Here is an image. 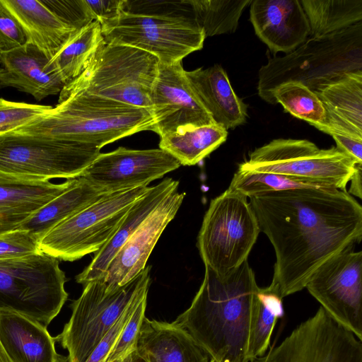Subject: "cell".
Listing matches in <instances>:
<instances>
[{
    "mask_svg": "<svg viewBox=\"0 0 362 362\" xmlns=\"http://www.w3.org/2000/svg\"><path fill=\"white\" fill-rule=\"evenodd\" d=\"M249 199L274 249L271 284L282 298L305 288L325 262L361 240L362 207L346 190L296 188Z\"/></svg>",
    "mask_w": 362,
    "mask_h": 362,
    "instance_id": "1",
    "label": "cell"
},
{
    "mask_svg": "<svg viewBox=\"0 0 362 362\" xmlns=\"http://www.w3.org/2000/svg\"><path fill=\"white\" fill-rule=\"evenodd\" d=\"M259 288L247 260L224 274L205 267L191 305L175 322L215 362H250Z\"/></svg>",
    "mask_w": 362,
    "mask_h": 362,
    "instance_id": "2",
    "label": "cell"
},
{
    "mask_svg": "<svg viewBox=\"0 0 362 362\" xmlns=\"http://www.w3.org/2000/svg\"><path fill=\"white\" fill-rule=\"evenodd\" d=\"M151 110L85 92L60 93L44 116L12 132L90 144L101 149L142 131H152Z\"/></svg>",
    "mask_w": 362,
    "mask_h": 362,
    "instance_id": "3",
    "label": "cell"
},
{
    "mask_svg": "<svg viewBox=\"0 0 362 362\" xmlns=\"http://www.w3.org/2000/svg\"><path fill=\"white\" fill-rule=\"evenodd\" d=\"M362 71V23L324 36L308 37L284 57H269L259 70L258 94L274 104V90L298 81L313 91L350 72Z\"/></svg>",
    "mask_w": 362,
    "mask_h": 362,
    "instance_id": "4",
    "label": "cell"
},
{
    "mask_svg": "<svg viewBox=\"0 0 362 362\" xmlns=\"http://www.w3.org/2000/svg\"><path fill=\"white\" fill-rule=\"evenodd\" d=\"M159 64L152 54L104 41L84 71L60 93L85 92L151 110Z\"/></svg>",
    "mask_w": 362,
    "mask_h": 362,
    "instance_id": "5",
    "label": "cell"
},
{
    "mask_svg": "<svg viewBox=\"0 0 362 362\" xmlns=\"http://www.w3.org/2000/svg\"><path fill=\"white\" fill-rule=\"evenodd\" d=\"M151 267L115 289L95 280L83 286L71 304L72 313L56 341L68 351L67 362H85L123 313L140 294L148 290Z\"/></svg>",
    "mask_w": 362,
    "mask_h": 362,
    "instance_id": "6",
    "label": "cell"
},
{
    "mask_svg": "<svg viewBox=\"0 0 362 362\" xmlns=\"http://www.w3.org/2000/svg\"><path fill=\"white\" fill-rule=\"evenodd\" d=\"M59 259L39 252L0 260V310L24 315L47 326L67 300Z\"/></svg>",
    "mask_w": 362,
    "mask_h": 362,
    "instance_id": "7",
    "label": "cell"
},
{
    "mask_svg": "<svg viewBox=\"0 0 362 362\" xmlns=\"http://www.w3.org/2000/svg\"><path fill=\"white\" fill-rule=\"evenodd\" d=\"M357 164L337 147L322 149L306 139H277L255 149L238 170L273 173L314 187L346 190Z\"/></svg>",
    "mask_w": 362,
    "mask_h": 362,
    "instance_id": "8",
    "label": "cell"
},
{
    "mask_svg": "<svg viewBox=\"0 0 362 362\" xmlns=\"http://www.w3.org/2000/svg\"><path fill=\"white\" fill-rule=\"evenodd\" d=\"M259 233L247 197L228 188L211 201L197 245L205 267L224 274L247 260Z\"/></svg>",
    "mask_w": 362,
    "mask_h": 362,
    "instance_id": "9",
    "label": "cell"
},
{
    "mask_svg": "<svg viewBox=\"0 0 362 362\" xmlns=\"http://www.w3.org/2000/svg\"><path fill=\"white\" fill-rule=\"evenodd\" d=\"M148 188L141 186L104 194L46 233L39 242L40 252L69 262L95 253L113 235L128 210Z\"/></svg>",
    "mask_w": 362,
    "mask_h": 362,
    "instance_id": "10",
    "label": "cell"
},
{
    "mask_svg": "<svg viewBox=\"0 0 362 362\" xmlns=\"http://www.w3.org/2000/svg\"><path fill=\"white\" fill-rule=\"evenodd\" d=\"M100 153L88 144L10 133L0 137V175L31 181L73 179Z\"/></svg>",
    "mask_w": 362,
    "mask_h": 362,
    "instance_id": "11",
    "label": "cell"
},
{
    "mask_svg": "<svg viewBox=\"0 0 362 362\" xmlns=\"http://www.w3.org/2000/svg\"><path fill=\"white\" fill-rule=\"evenodd\" d=\"M101 25L106 43L127 45L153 54L161 64L182 62L203 47L206 38L193 16L122 11Z\"/></svg>",
    "mask_w": 362,
    "mask_h": 362,
    "instance_id": "12",
    "label": "cell"
},
{
    "mask_svg": "<svg viewBox=\"0 0 362 362\" xmlns=\"http://www.w3.org/2000/svg\"><path fill=\"white\" fill-rule=\"evenodd\" d=\"M250 362H362V341L320 306L280 344Z\"/></svg>",
    "mask_w": 362,
    "mask_h": 362,
    "instance_id": "13",
    "label": "cell"
},
{
    "mask_svg": "<svg viewBox=\"0 0 362 362\" xmlns=\"http://www.w3.org/2000/svg\"><path fill=\"white\" fill-rule=\"evenodd\" d=\"M305 287L339 324L362 341V252L354 246L332 256Z\"/></svg>",
    "mask_w": 362,
    "mask_h": 362,
    "instance_id": "14",
    "label": "cell"
},
{
    "mask_svg": "<svg viewBox=\"0 0 362 362\" xmlns=\"http://www.w3.org/2000/svg\"><path fill=\"white\" fill-rule=\"evenodd\" d=\"M180 163L160 148L134 150L119 147L100 153L81 177L106 193L148 187L177 169Z\"/></svg>",
    "mask_w": 362,
    "mask_h": 362,
    "instance_id": "15",
    "label": "cell"
},
{
    "mask_svg": "<svg viewBox=\"0 0 362 362\" xmlns=\"http://www.w3.org/2000/svg\"><path fill=\"white\" fill-rule=\"evenodd\" d=\"M151 102L152 131L160 137L216 124L189 85L182 62L160 63Z\"/></svg>",
    "mask_w": 362,
    "mask_h": 362,
    "instance_id": "16",
    "label": "cell"
},
{
    "mask_svg": "<svg viewBox=\"0 0 362 362\" xmlns=\"http://www.w3.org/2000/svg\"><path fill=\"white\" fill-rule=\"evenodd\" d=\"M185 193L168 194L136 228L110 261L103 280L107 289L123 286L145 267L159 238L177 213Z\"/></svg>",
    "mask_w": 362,
    "mask_h": 362,
    "instance_id": "17",
    "label": "cell"
},
{
    "mask_svg": "<svg viewBox=\"0 0 362 362\" xmlns=\"http://www.w3.org/2000/svg\"><path fill=\"white\" fill-rule=\"evenodd\" d=\"M250 21L258 37L275 53L292 52L310 36L299 0H254Z\"/></svg>",
    "mask_w": 362,
    "mask_h": 362,
    "instance_id": "18",
    "label": "cell"
},
{
    "mask_svg": "<svg viewBox=\"0 0 362 362\" xmlns=\"http://www.w3.org/2000/svg\"><path fill=\"white\" fill-rule=\"evenodd\" d=\"M49 59L30 43L0 54V88L12 87L37 100L60 93L65 83L49 64Z\"/></svg>",
    "mask_w": 362,
    "mask_h": 362,
    "instance_id": "19",
    "label": "cell"
},
{
    "mask_svg": "<svg viewBox=\"0 0 362 362\" xmlns=\"http://www.w3.org/2000/svg\"><path fill=\"white\" fill-rule=\"evenodd\" d=\"M0 341L11 362H67L47 327L20 313L0 310Z\"/></svg>",
    "mask_w": 362,
    "mask_h": 362,
    "instance_id": "20",
    "label": "cell"
},
{
    "mask_svg": "<svg viewBox=\"0 0 362 362\" xmlns=\"http://www.w3.org/2000/svg\"><path fill=\"white\" fill-rule=\"evenodd\" d=\"M136 353L144 362H215L175 321L144 318Z\"/></svg>",
    "mask_w": 362,
    "mask_h": 362,
    "instance_id": "21",
    "label": "cell"
},
{
    "mask_svg": "<svg viewBox=\"0 0 362 362\" xmlns=\"http://www.w3.org/2000/svg\"><path fill=\"white\" fill-rule=\"evenodd\" d=\"M62 184L0 175V234L19 229L37 210L66 190Z\"/></svg>",
    "mask_w": 362,
    "mask_h": 362,
    "instance_id": "22",
    "label": "cell"
},
{
    "mask_svg": "<svg viewBox=\"0 0 362 362\" xmlns=\"http://www.w3.org/2000/svg\"><path fill=\"white\" fill-rule=\"evenodd\" d=\"M185 76L216 124L228 130L245 122L247 105L235 93L227 74L220 65L185 71Z\"/></svg>",
    "mask_w": 362,
    "mask_h": 362,
    "instance_id": "23",
    "label": "cell"
},
{
    "mask_svg": "<svg viewBox=\"0 0 362 362\" xmlns=\"http://www.w3.org/2000/svg\"><path fill=\"white\" fill-rule=\"evenodd\" d=\"M178 187L179 182L170 177L150 186L128 210L113 235L94 253L90 264L76 276V282L85 286L88 282L103 279L110 261L130 235L160 202Z\"/></svg>",
    "mask_w": 362,
    "mask_h": 362,
    "instance_id": "24",
    "label": "cell"
},
{
    "mask_svg": "<svg viewBox=\"0 0 362 362\" xmlns=\"http://www.w3.org/2000/svg\"><path fill=\"white\" fill-rule=\"evenodd\" d=\"M20 23L26 42L52 59L77 30L52 11L43 1L2 0Z\"/></svg>",
    "mask_w": 362,
    "mask_h": 362,
    "instance_id": "25",
    "label": "cell"
},
{
    "mask_svg": "<svg viewBox=\"0 0 362 362\" xmlns=\"http://www.w3.org/2000/svg\"><path fill=\"white\" fill-rule=\"evenodd\" d=\"M107 194L82 177L71 179L69 187L37 210L21 226L39 240L59 223Z\"/></svg>",
    "mask_w": 362,
    "mask_h": 362,
    "instance_id": "26",
    "label": "cell"
},
{
    "mask_svg": "<svg viewBox=\"0 0 362 362\" xmlns=\"http://www.w3.org/2000/svg\"><path fill=\"white\" fill-rule=\"evenodd\" d=\"M103 42L101 25L93 21L75 31L49 64L66 85L84 71Z\"/></svg>",
    "mask_w": 362,
    "mask_h": 362,
    "instance_id": "27",
    "label": "cell"
},
{
    "mask_svg": "<svg viewBox=\"0 0 362 362\" xmlns=\"http://www.w3.org/2000/svg\"><path fill=\"white\" fill-rule=\"evenodd\" d=\"M228 131L217 124L169 134L160 137L159 148L168 152L180 165L199 163L226 141Z\"/></svg>",
    "mask_w": 362,
    "mask_h": 362,
    "instance_id": "28",
    "label": "cell"
},
{
    "mask_svg": "<svg viewBox=\"0 0 362 362\" xmlns=\"http://www.w3.org/2000/svg\"><path fill=\"white\" fill-rule=\"evenodd\" d=\"M314 92L329 115L362 132V71L348 73Z\"/></svg>",
    "mask_w": 362,
    "mask_h": 362,
    "instance_id": "29",
    "label": "cell"
},
{
    "mask_svg": "<svg viewBox=\"0 0 362 362\" xmlns=\"http://www.w3.org/2000/svg\"><path fill=\"white\" fill-rule=\"evenodd\" d=\"M307 16L310 37H321L362 21V0H300Z\"/></svg>",
    "mask_w": 362,
    "mask_h": 362,
    "instance_id": "30",
    "label": "cell"
},
{
    "mask_svg": "<svg viewBox=\"0 0 362 362\" xmlns=\"http://www.w3.org/2000/svg\"><path fill=\"white\" fill-rule=\"evenodd\" d=\"M272 98L286 112L327 132V110L316 93L302 83L290 81L280 84L274 90Z\"/></svg>",
    "mask_w": 362,
    "mask_h": 362,
    "instance_id": "31",
    "label": "cell"
},
{
    "mask_svg": "<svg viewBox=\"0 0 362 362\" xmlns=\"http://www.w3.org/2000/svg\"><path fill=\"white\" fill-rule=\"evenodd\" d=\"M194 20L205 37L234 33L251 0H187Z\"/></svg>",
    "mask_w": 362,
    "mask_h": 362,
    "instance_id": "32",
    "label": "cell"
},
{
    "mask_svg": "<svg viewBox=\"0 0 362 362\" xmlns=\"http://www.w3.org/2000/svg\"><path fill=\"white\" fill-rule=\"evenodd\" d=\"M257 296L259 310L250 349V360L266 353L276 320L284 314L283 298L272 284L259 288Z\"/></svg>",
    "mask_w": 362,
    "mask_h": 362,
    "instance_id": "33",
    "label": "cell"
},
{
    "mask_svg": "<svg viewBox=\"0 0 362 362\" xmlns=\"http://www.w3.org/2000/svg\"><path fill=\"white\" fill-rule=\"evenodd\" d=\"M307 187H318L280 175L238 170L228 189L250 198L264 193Z\"/></svg>",
    "mask_w": 362,
    "mask_h": 362,
    "instance_id": "34",
    "label": "cell"
},
{
    "mask_svg": "<svg viewBox=\"0 0 362 362\" xmlns=\"http://www.w3.org/2000/svg\"><path fill=\"white\" fill-rule=\"evenodd\" d=\"M52 107L0 98V137L35 122L45 115Z\"/></svg>",
    "mask_w": 362,
    "mask_h": 362,
    "instance_id": "35",
    "label": "cell"
},
{
    "mask_svg": "<svg viewBox=\"0 0 362 362\" xmlns=\"http://www.w3.org/2000/svg\"><path fill=\"white\" fill-rule=\"evenodd\" d=\"M147 296L139 303L111 349L105 362H122L136 350L139 331L145 317Z\"/></svg>",
    "mask_w": 362,
    "mask_h": 362,
    "instance_id": "36",
    "label": "cell"
},
{
    "mask_svg": "<svg viewBox=\"0 0 362 362\" xmlns=\"http://www.w3.org/2000/svg\"><path fill=\"white\" fill-rule=\"evenodd\" d=\"M40 240L30 231L16 229L0 234V260L40 252Z\"/></svg>",
    "mask_w": 362,
    "mask_h": 362,
    "instance_id": "37",
    "label": "cell"
},
{
    "mask_svg": "<svg viewBox=\"0 0 362 362\" xmlns=\"http://www.w3.org/2000/svg\"><path fill=\"white\" fill-rule=\"evenodd\" d=\"M148 292V290L145 291L134 300V301L121 315L115 325L94 349V350L92 351L85 362L106 361L111 349L116 343V341L117 340L121 332L127 324L134 309L141 301V300L145 296H147Z\"/></svg>",
    "mask_w": 362,
    "mask_h": 362,
    "instance_id": "38",
    "label": "cell"
},
{
    "mask_svg": "<svg viewBox=\"0 0 362 362\" xmlns=\"http://www.w3.org/2000/svg\"><path fill=\"white\" fill-rule=\"evenodd\" d=\"M43 1L64 22L76 30L93 21L84 0H45Z\"/></svg>",
    "mask_w": 362,
    "mask_h": 362,
    "instance_id": "39",
    "label": "cell"
},
{
    "mask_svg": "<svg viewBox=\"0 0 362 362\" xmlns=\"http://www.w3.org/2000/svg\"><path fill=\"white\" fill-rule=\"evenodd\" d=\"M25 43L26 37L20 23L0 0V54Z\"/></svg>",
    "mask_w": 362,
    "mask_h": 362,
    "instance_id": "40",
    "label": "cell"
},
{
    "mask_svg": "<svg viewBox=\"0 0 362 362\" xmlns=\"http://www.w3.org/2000/svg\"><path fill=\"white\" fill-rule=\"evenodd\" d=\"M84 2L93 21L102 24L116 18L123 11L126 0H84Z\"/></svg>",
    "mask_w": 362,
    "mask_h": 362,
    "instance_id": "41",
    "label": "cell"
},
{
    "mask_svg": "<svg viewBox=\"0 0 362 362\" xmlns=\"http://www.w3.org/2000/svg\"><path fill=\"white\" fill-rule=\"evenodd\" d=\"M351 185L349 187V194L354 195L359 199L362 198V187H361V165L357 164L352 175L350 181Z\"/></svg>",
    "mask_w": 362,
    "mask_h": 362,
    "instance_id": "42",
    "label": "cell"
},
{
    "mask_svg": "<svg viewBox=\"0 0 362 362\" xmlns=\"http://www.w3.org/2000/svg\"><path fill=\"white\" fill-rule=\"evenodd\" d=\"M0 362H11L0 341Z\"/></svg>",
    "mask_w": 362,
    "mask_h": 362,
    "instance_id": "43",
    "label": "cell"
},
{
    "mask_svg": "<svg viewBox=\"0 0 362 362\" xmlns=\"http://www.w3.org/2000/svg\"><path fill=\"white\" fill-rule=\"evenodd\" d=\"M122 362H141V359L135 351L127 356Z\"/></svg>",
    "mask_w": 362,
    "mask_h": 362,
    "instance_id": "44",
    "label": "cell"
},
{
    "mask_svg": "<svg viewBox=\"0 0 362 362\" xmlns=\"http://www.w3.org/2000/svg\"><path fill=\"white\" fill-rule=\"evenodd\" d=\"M140 359H141V358H140ZM141 362H144V361L141 360Z\"/></svg>",
    "mask_w": 362,
    "mask_h": 362,
    "instance_id": "45",
    "label": "cell"
}]
</instances>
